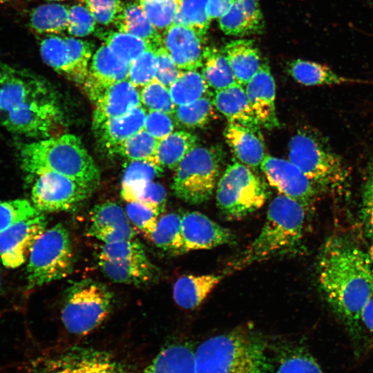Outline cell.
Here are the masks:
<instances>
[{"label":"cell","mask_w":373,"mask_h":373,"mask_svg":"<svg viewBox=\"0 0 373 373\" xmlns=\"http://www.w3.org/2000/svg\"><path fill=\"white\" fill-rule=\"evenodd\" d=\"M373 260L343 237L329 238L321 251L318 280L335 313L350 327H357L362 309L373 295Z\"/></svg>","instance_id":"6da1fadb"},{"label":"cell","mask_w":373,"mask_h":373,"mask_svg":"<svg viewBox=\"0 0 373 373\" xmlns=\"http://www.w3.org/2000/svg\"><path fill=\"white\" fill-rule=\"evenodd\" d=\"M62 114L55 95L43 78L0 61V125L8 131L47 138Z\"/></svg>","instance_id":"7a4b0ae2"},{"label":"cell","mask_w":373,"mask_h":373,"mask_svg":"<svg viewBox=\"0 0 373 373\" xmlns=\"http://www.w3.org/2000/svg\"><path fill=\"white\" fill-rule=\"evenodd\" d=\"M307 208L280 194L270 202L265 221L253 242L229 265L226 272L273 258L295 254L303 238Z\"/></svg>","instance_id":"3957f363"},{"label":"cell","mask_w":373,"mask_h":373,"mask_svg":"<svg viewBox=\"0 0 373 373\" xmlns=\"http://www.w3.org/2000/svg\"><path fill=\"white\" fill-rule=\"evenodd\" d=\"M195 373H269L266 342L245 328L212 336L195 351Z\"/></svg>","instance_id":"277c9868"},{"label":"cell","mask_w":373,"mask_h":373,"mask_svg":"<svg viewBox=\"0 0 373 373\" xmlns=\"http://www.w3.org/2000/svg\"><path fill=\"white\" fill-rule=\"evenodd\" d=\"M23 170L32 176L55 172L97 187L99 169L81 140L71 134L26 144L20 150Z\"/></svg>","instance_id":"5b68a950"},{"label":"cell","mask_w":373,"mask_h":373,"mask_svg":"<svg viewBox=\"0 0 373 373\" xmlns=\"http://www.w3.org/2000/svg\"><path fill=\"white\" fill-rule=\"evenodd\" d=\"M0 373H131L110 354L73 347L59 352L23 353L0 367Z\"/></svg>","instance_id":"8992f818"},{"label":"cell","mask_w":373,"mask_h":373,"mask_svg":"<svg viewBox=\"0 0 373 373\" xmlns=\"http://www.w3.org/2000/svg\"><path fill=\"white\" fill-rule=\"evenodd\" d=\"M289 160L321 191L341 187L348 171L340 157L316 133L300 128L291 137Z\"/></svg>","instance_id":"52a82bcc"},{"label":"cell","mask_w":373,"mask_h":373,"mask_svg":"<svg viewBox=\"0 0 373 373\" xmlns=\"http://www.w3.org/2000/svg\"><path fill=\"white\" fill-rule=\"evenodd\" d=\"M113 294L104 284L90 278L72 283L65 292L61 318L66 329L75 335H86L109 315Z\"/></svg>","instance_id":"ba28073f"},{"label":"cell","mask_w":373,"mask_h":373,"mask_svg":"<svg viewBox=\"0 0 373 373\" xmlns=\"http://www.w3.org/2000/svg\"><path fill=\"white\" fill-rule=\"evenodd\" d=\"M74 254L68 230L61 223L46 229L35 242L28 257V289L60 280L71 274Z\"/></svg>","instance_id":"9c48e42d"},{"label":"cell","mask_w":373,"mask_h":373,"mask_svg":"<svg viewBox=\"0 0 373 373\" xmlns=\"http://www.w3.org/2000/svg\"><path fill=\"white\" fill-rule=\"evenodd\" d=\"M223 153L215 146L193 148L176 167L172 189L177 198L200 204L212 196L220 173Z\"/></svg>","instance_id":"30bf717a"},{"label":"cell","mask_w":373,"mask_h":373,"mask_svg":"<svg viewBox=\"0 0 373 373\" xmlns=\"http://www.w3.org/2000/svg\"><path fill=\"white\" fill-rule=\"evenodd\" d=\"M265 184L247 166L229 164L216 187V203L228 220H240L260 209L268 194Z\"/></svg>","instance_id":"8fae6325"},{"label":"cell","mask_w":373,"mask_h":373,"mask_svg":"<svg viewBox=\"0 0 373 373\" xmlns=\"http://www.w3.org/2000/svg\"><path fill=\"white\" fill-rule=\"evenodd\" d=\"M36 177L31 200L43 213L74 210L97 188L55 172H45Z\"/></svg>","instance_id":"7c38bea8"},{"label":"cell","mask_w":373,"mask_h":373,"mask_svg":"<svg viewBox=\"0 0 373 373\" xmlns=\"http://www.w3.org/2000/svg\"><path fill=\"white\" fill-rule=\"evenodd\" d=\"M93 48L88 41L56 35H47L39 44L46 64L78 84L87 77Z\"/></svg>","instance_id":"4fadbf2b"},{"label":"cell","mask_w":373,"mask_h":373,"mask_svg":"<svg viewBox=\"0 0 373 373\" xmlns=\"http://www.w3.org/2000/svg\"><path fill=\"white\" fill-rule=\"evenodd\" d=\"M260 168L269 183L281 194L306 207L316 199L321 191L291 161L266 155Z\"/></svg>","instance_id":"5bb4252c"},{"label":"cell","mask_w":373,"mask_h":373,"mask_svg":"<svg viewBox=\"0 0 373 373\" xmlns=\"http://www.w3.org/2000/svg\"><path fill=\"white\" fill-rule=\"evenodd\" d=\"M46 226L47 220L42 213L1 231L0 261L3 265L10 269L22 265Z\"/></svg>","instance_id":"9a60e30c"},{"label":"cell","mask_w":373,"mask_h":373,"mask_svg":"<svg viewBox=\"0 0 373 373\" xmlns=\"http://www.w3.org/2000/svg\"><path fill=\"white\" fill-rule=\"evenodd\" d=\"M182 254L233 244L236 241L229 229L197 211L182 216Z\"/></svg>","instance_id":"2e32d148"},{"label":"cell","mask_w":373,"mask_h":373,"mask_svg":"<svg viewBox=\"0 0 373 373\" xmlns=\"http://www.w3.org/2000/svg\"><path fill=\"white\" fill-rule=\"evenodd\" d=\"M131 65L103 44L93 54L83 84L87 95L95 102L108 86L128 79Z\"/></svg>","instance_id":"e0dca14e"},{"label":"cell","mask_w":373,"mask_h":373,"mask_svg":"<svg viewBox=\"0 0 373 373\" xmlns=\"http://www.w3.org/2000/svg\"><path fill=\"white\" fill-rule=\"evenodd\" d=\"M245 88L250 107L260 126L268 130L279 127L275 105L276 84L267 62L262 63Z\"/></svg>","instance_id":"ac0fdd59"},{"label":"cell","mask_w":373,"mask_h":373,"mask_svg":"<svg viewBox=\"0 0 373 373\" xmlns=\"http://www.w3.org/2000/svg\"><path fill=\"white\" fill-rule=\"evenodd\" d=\"M204 39L193 30L173 23L162 34V44L175 64L182 70L202 67Z\"/></svg>","instance_id":"d6986e66"},{"label":"cell","mask_w":373,"mask_h":373,"mask_svg":"<svg viewBox=\"0 0 373 373\" xmlns=\"http://www.w3.org/2000/svg\"><path fill=\"white\" fill-rule=\"evenodd\" d=\"M87 233L103 243L135 238L125 210L117 203L109 201L93 209Z\"/></svg>","instance_id":"ffe728a7"},{"label":"cell","mask_w":373,"mask_h":373,"mask_svg":"<svg viewBox=\"0 0 373 373\" xmlns=\"http://www.w3.org/2000/svg\"><path fill=\"white\" fill-rule=\"evenodd\" d=\"M94 104L95 130L105 121L122 116L140 106V92L127 79L108 86Z\"/></svg>","instance_id":"44dd1931"},{"label":"cell","mask_w":373,"mask_h":373,"mask_svg":"<svg viewBox=\"0 0 373 373\" xmlns=\"http://www.w3.org/2000/svg\"><path fill=\"white\" fill-rule=\"evenodd\" d=\"M146 110L140 105L129 113L108 119L95 129L102 147L108 155L119 153L122 144L144 129Z\"/></svg>","instance_id":"7402d4cb"},{"label":"cell","mask_w":373,"mask_h":373,"mask_svg":"<svg viewBox=\"0 0 373 373\" xmlns=\"http://www.w3.org/2000/svg\"><path fill=\"white\" fill-rule=\"evenodd\" d=\"M214 107L227 119L229 123L238 124L260 131V124L248 102L244 87L236 84L216 90L213 98Z\"/></svg>","instance_id":"603a6c76"},{"label":"cell","mask_w":373,"mask_h":373,"mask_svg":"<svg viewBox=\"0 0 373 373\" xmlns=\"http://www.w3.org/2000/svg\"><path fill=\"white\" fill-rule=\"evenodd\" d=\"M224 135L234 155L243 164L251 168L260 166L266 156L260 131L229 123L224 131Z\"/></svg>","instance_id":"cb8c5ba5"},{"label":"cell","mask_w":373,"mask_h":373,"mask_svg":"<svg viewBox=\"0 0 373 373\" xmlns=\"http://www.w3.org/2000/svg\"><path fill=\"white\" fill-rule=\"evenodd\" d=\"M222 274L184 275L174 283L173 296L175 303L182 309L198 307L220 283Z\"/></svg>","instance_id":"d4e9b609"},{"label":"cell","mask_w":373,"mask_h":373,"mask_svg":"<svg viewBox=\"0 0 373 373\" xmlns=\"http://www.w3.org/2000/svg\"><path fill=\"white\" fill-rule=\"evenodd\" d=\"M223 51L238 84L245 86L262 63L254 41L246 39L233 40L226 44Z\"/></svg>","instance_id":"484cf974"},{"label":"cell","mask_w":373,"mask_h":373,"mask_svg":"<svg viewBox=\"0 0 373 373\" xmlns=\"http://www.w3.org/2000/svg\"><path fill=\"white\" fill-rule=\"evenodd\" d=\"M290 75L305 86H336L367 83L338 74L330 67L312 61L297 59L287 66Z\"/></svg>","instance_id":"4316f807"},{"label":"cell","mask_w":373,"mask_h":373,"mask_svg":"<svg viewBox=\"0 0 373 373\" xmlns=\"http://www.w3.org/2000/svg\"><path fill=\"white\" fill-rule=\"evenodd\" d=\"M97 263L108 278L119 283L144 285L157 276V269L151 262L140 263L97 258Z\"/></svg>","instance_id":"83f0119b"},{"label":"cell","mask_w":373,"mask_h":373,"mask_svg":"<svg viewBox=\"0 0 373 373\" xmlns=\"http://www.w3.org/2000/svg\"><path fill=\"white\" fill-rule=\"evenodd\" d=\"M144 373H195L194 351L186 344L169 345L159 352Z\"/></svg>","instance_id":"f1b7e54d"},{"label":"cell","mask_w":373,"mask_h":373,"mask_svg":"<svg viewBox=\"0 0 373 373\" xmlns=\"http://www.w3.org/2000/svg\"><path fill=\"white\" fill-rule=\"evenodd\" d=\"M113 23L118 31L138 37L155 49L162 45V35L149 21L137 2L125 4Z\"/></svg>","instance_id":"f546056e"},{"label":"cell","mask_w":373,"mask_h":373,"mask_svg":"<svg viewBox=\"0 0 373 373\" xmlns=\"http://www.w3.org/2000/svg\"><path fill=\"white\" fill-rule=\"evenodd\" d=\"M198 137L188 131H173L158 140L155 159L163 168L176 169L184 157L198 146Z\"/></svg>","instance_id":"4dcf8cb0"},{"label":"cell","mask_w":373,"mask_h":373,"mask_svg":"<svg viewBox=\"0 0 373 373\" xmlns=\"http://www.w3.org/2000/svg\"><path fill=\"white\" fill-rule=\"evenodd\" d=\"M202 75L209 88L216 90L238 84L223 50L204 48Z\"/></svg>","instance_id":"1f68e13d"},{"label":"cell","mask_w":373,"mask_h":373,"mask_svg":"<svg viewBox=\"0 0 373 373\" xmlns=\"http://www.w3.org/2000/svg\"><path fill=\"white\" fill-rule=\"evenodd\" d=\"M68 10L60 3L40 5L33 8L29 15L30 27L39 34L61 33L67 28Z\"/></svg>","instance_id":"d6a6232c"},{"label":"cell","mask_w":373,"mask_h":373,"mask_svg":"<svg viewBox=\"0 0 373 373\" xmlns=\"http://www.w3.org/2000/svg\"><path fill=\"white\" fill-rule=\"evenodd\" d=\"M149 239L157 247L169 254H182V216L169 213L160 217Z\"/></svg>","instance_id":"836d02e7"},{"label":"cell","mask_w":373,"mask_h":373,"mask_svg":"<svg viewBox=\"0 0 373 373\" xmlns=\"http://www.w3.org/2000/svg\"><path fill=\"white\" fill-rule=\"evenodd\" d=\"M97 36L118 57L129 63H132L149 48L153 47L148 41L138 37L118 30H99L97 32Z\"/></svg>","instance_id":"e575fe53"},{"label":"cell","mask_w":373,"mask_h":373,"mask_svg":"<svg viewBox=\"0 0 373 373\" xmlns=\"http://www.w3.org/2000/svg\"><path fill=\"white\" fill-rule=\"evenodd\" d=\"M209 86L197 70H184L169 88L175 106L184 105L209 95Z\"/></svg>","instance_id":"d590c367"},{"label":"cell","mask_w":373,"mask_h":373,"mask_svg":"<svg viewBox=\"0 0 373 373\" xmlns=\"http://www.w3.org/2000/svg\"><path fill=\"white\" fill-rule=\"evenodd\" d=\"M213 99L209 95L196 101L175 106L173 119L178 124L188 128L202 127L207 124L214 115Z\"/></svg>","instance_id":"8d00e7d4"},{"label":"cell","mask_w":373,"mask_h":373,"mask_svg":"<svg viewBox=\"0 0 373 373\" xmlns=\"http://www.w3.org/2000/svg\"><path fill=\"white\" fill-rule=\"evenodd\" d=\"M207 1L180 0L173 23L193 30L204 39L211 20L207 12Z\"/></svg>","instance_id":"74e56055"},{"label":"cell","mask_w":373,"mask_h":373,"mask_svg":"<svg viewBox=\"0 0 373 373\" xmlns=\"http://www.w3.org/2000/svg\"><path fill=\"white\" fill-rule=\"evenodd\" d=\"M97 258L140 263L151 262L143 245L135 238L104 243L98 253Z\"/></svg>","instance_id":"f35d334b"},{"label":"cell","mask_w":373,"mask_h":373,"mask_svg":"<svg viewBox=\"0 0 373 373\" xmlns=\"http://www.w3.org/2000/svg\"><path fill=\"white\" fill-rule=\"evenodd\" d=\"M145 15L162 34L173 23L180 0H137Z\"/></svg>","instance_id":"ab89813d"},{"label":"cell","mask_w":373,"mask_h":373,"mask_svg":"<svg viewBox=\"0 0 373 373\" xmlns=\"http://www.w3.org/2000/svg\"><path fill=\"white\" fill-rule=\"evenodd\" d=\"M121 195L127 202L134 201L142 202L154 208L160 214L164 211L166 207V190L162 184L153 181L122 189Z\"/></svg>","instance_id":"60d3db41"},{"label":"cell","mask_w":373,"mask_h":373,"mask_svg":"<svg viewBox=\"0 0 373 373\" xmlns=\"http://www.w3.org/2000/svg\"><path fill=\"white\" fill-rule=\"evenodd\" d=\"M157 142V140L142 129L122 144L119 153L130 160H149L157 162L155 151Z\"/></svg>","instance_id":"b9f144b4"},{"label":"cell","mask_w":373,"mask_h":373,"mask_svg":"<svg viewBox=\"0 0 373 373\" xmlns=\"http://www.w3.org/2000/svg\"><path fill=\"white\" fill-rule=\"evenodd\" d=\"M164 168L156 161L131 160L125 167L122 180V189L153 181L161 176Z\"/></svg>","instance_id":"7bdbcfd3"},{"label":"cell","mask_w":373,"mask_h":373,"mask_svg":"<svg viewBox=\"0 0 373 373\" xmlns=\"http://www.w3.org/2000/svg\"><path fill=\"white\" fill-rule=\"evenodd\" d=\"M276 373H325L318 362L305 349L293 347L281 358Z\"/></svg>","instance_id":"ee69618b"},{"label":"cell","mask_w":373,"mask_h":373,"mask_svg":"<svg viewBox=\"0 0 373 373\" xmlns=\"http://www.w3.org/2000/svg\"><path fill=\"white\" fill-rule=\"evenodd\" d=\"M141 103L149 111L172 115L175 108L169 88L154 78L140 91Z\"/></svg>","instance_id":"f6af8a7d"},{"label":"cell","mask_w":373,"mask_h":373,"mask_svg":"<svg viewBox=\"0 0 373 373\" xmlns=\"http://www.w3.org/2000/svg\"><path fill=\"white\" fill-rule=\"evenodd\" d=\"M42 213L26 199L0 202V232Z\"/></svg>","instance_id":"bcb514c9"},{"label":"cell","mask_w":373,"mask_h":373,"mask_svg":"<svg viewBox=\"0 0 373 373\" xmlns=\"http://www.w3.org/2000/svg\"><path fill=\"white\" fill-rule=\"evenodd\" d=\"M125 212L130 222L149 238L161 215L154 208L138 201L127 202Z\"/></svg>","instance_id":"7dc6e473"},{"label":"cell","mask_w":373,"mask_h":373,"mask_svg":"<svg viewBox=\"0 0 373 373\" xmlns=\"http://www.w3.org/2000/svg\"><path fill=\"white\" fill-rule=\"evenodd\" d=\"M155 50L153 47L149 48L131 63L128 79L136 87L144 86L155 78Z\"/></svg>","instance_id":"c3c4849f"},{"label":"cell","mask_w":373,"mask_h":373,"mask_svg":"<svg viewBox=\"0 0 373 373\" xmlns=\"http://www.w3.org/2000/svg\"><path fill=\"white\" fill-rule=\"evenodd\" d=\"M222 31L235 37H243L256 34L246 14L235 0L231 8L224 15L218 19Z\"/></svg>","instance_id":"681fc988"},{"label":"cell","mask_w":373,"mask_h":373,"mask_svg":"<svg viewBox=\"0 0 373 373\" xmlns=\"http://www.w3.org/2000/svg\"><path fill=\"white\" fill-rule=\"evenodd\" d=\"M96 21L87 8L82 4H76L68 10L67 31L77 37L89 35L95 30Z\"/></svg>","instance_id":"f907efd6"},{"label":"cell","mask_w":373,"mask_h":373,"mask_svg":"<svg viewBox=\"0 0 373 373\" xmlns=\"http://www.w3.org/2000/svg\"><path fill=\"white\" fill-rule=\"evenodd\" d=\"M96 22L108 26L113 23L124 4L121 0H82Z\"/></svg>","instance_id":"816d5d0a"},{"label":"cell","mask_w":373,"mask_h":373,"mask_svg":"<svg viewBox=\"0 0 373 373\" xmlns=\"http://www.w3.org/2000/svg\"><path fill=\"white\" fill-rule=\"evenodd\" d=\"M155 54L157 70L155 78L169 88L180 77L184 70L178 67L162 45L156 49Z\"/></svg>","instance_id":"f5cc1de1"},{"label":"cell","mask_w":373,"mask_h":373,"mask_svg":"<svg viewBox=\"0 0 373 373\" xmlns=\"http://www.w3.org/2000/svg\"><path fill=\"white\" fill-rule=\"evenodd\" d=\"M174 122L170 114L149 111L145 118L144 129L156 140H160L173 132Z\"/></svg>","instance_id":"db71d44e"},{"label":"cell","mask_w":373,"mask_h":373,"mask_svg":"<svg viewBox=\"0 0 373 373\" xmlns=\"http://www.w3.org/2000/svg\"><path fill=\"white\" fill-rule=\"evenodd\" d=\"M362 212L367 235L372 243L370 255L373 260V165L363 195Z\"/></svg>","instance_id":"11a10c76"},{"label":"cell","mask_w":373,"mask_h":373,"mask_svg":"<svg viewBox=\"0 0 373 373\" xmlns=\"http://www.w3.org/2000/svg\"><path fill=\"white\" fill-rule=\"evenodd\" d=\"M236 1L246 14L256 33H261L264 28V21L258 0Z\"/></svg>","instance_id":"9f6ffc18"},{"label":"cell","mask_w":373,"mask_h":373,"mask_svg":"<svg viewBox=\"0 0 373 373\" xmlns=\"http://www.w3.org/2000/svg\"><path fill=\"white\" fill-rule=\"evenodd\" d=\"M235 0H208L207 12L211 19H219L231 8Z\"/></svg>","instance_id":"6f0895ef"},{"label":"cell","mask_w":373,"mask_h":373,"mask_svg":"<svg viewBox=\"0 0 373 373\" xmlns=\"http://www.w3.org/2000/svg\"><path fill=\"white\" fill-rule=\"evenodd\" d=\"M360 322L373 336V295L370 298L361 310Z\"/></svg>","instance_id":"680465c9"},{"label":"cell","mask_w":373,"mask_h":373,"mask_svg":"<svg viewBox=\"0 0 373 373\" xmlns=\"http://www.w3.org/2000/svg\"><path fill=\"white\" fill-rule=\"evenodd\" d=\"M13 0H0V4H6L12 2Z\"/></svg>","instance_id":"91938a15"},{"label":"cell","mask_w":373,"mask_h":373,"mask_svg":"<svg viewBox=\"0 0 373 373\" xmlns=\"http://www.w3.org/2000/svg\"><path fill=\"white\" fill-rule=\"evenodd\" d=\"M47 1H65V0H47Z\"/></svg>","instance_id":"94428289"},{"label":"cell","mask_w":373,"mask_h":373,"mask_svg":"<svg viewBox=\"0 0 373 373\" xmlns=\"http://www.w3.org/2000/svg\"><path fill=\"white\" fill-rule=\"evenodd\" d=\"M0 284H1V280H0Z\"/></svg>","instance_id":"6125c7cd"}]
</instances>
